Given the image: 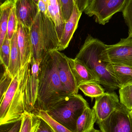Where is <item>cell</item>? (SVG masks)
Here are the masks:
<instances>
[{"label":"cell","mask_w":132,"mask_h":132,"mask_svg":"<svg viewBox=\"0 0 132 132\" xmlns=\"http://www.w3.org/2000/svg\"><path fill=\"white\" fill-rule=\"evenodd\" d=\"M71 95L60 81L53 51L48 53L40 65L38 95L33 112L46 111L51 105Z\"/></svg>","instance_id":"6da1fadb"},{"label":"cell","mask_w":132,"mask_h":132,"mask_svg":"<svg viewBox=\"0 0 132 132\" xmlns=\"http://www.w3.org/2000/svg\"><path fill=\"white\" fill-rule=\"evenodd\" d=\"M31 62L22 67L13 78L5 94L0 100V125L21 119L26 111Z\"/></svg>","instance_id":"7a4b0ae2"},{"label":"cell","mask_w":132,"mask_h":132,"mask_svg":"<svg viewBox=\"0 0 132 132\" xmlns=\"http://www.w3.org/2000/svg\"><path fill=\"white\" fill-rule=\"evenodd\" d=\"M106 45L89 35L76 58L84 64L105 88L110 92L120 88L117 81L107 70L108 63L102 59L101 53Z\"/></svg>","instance_id":"3957f363"},{"label":"cell","mask_w":132,"mask_h":132,"mask_svg":"<svg viewBox=\"0 0 132 132\" xmlns=\"http://www.w3.org/2000/svg\"><path fill=\"white\" fill-rule=\"evenodd\" d=\"M33 57L41 62L50 52L58 50L60 40L51 18L39 12L29 29Z\"/></svg>","instance_id":"277c9868"},{"label":"cell","mask_w":132,"mask_h":132,"mask_svg":"<svg viewBox=\"0 0 132 132\" xmlns=\"http://www.w3.org/2000/svg\"><path fill=\"white\" fill-rule=\"evenodd\" d=\"M88 106V103L81 95L73 94L56 102L46 112L52 118L67 129L76 132L77 120Z\"/></svg>","instance_id":"5b68a950"},{"label":"cell","mask_w":132,"mask_h":132,"mask_svg":"<svg viewBox=\"0 0 132 132\" xmlns=\"http://www.w3.org/2000/svg\"><path fill=\"white\" fill-rule=\"evenodd\" d=\"M128 0H91L84 12L90 17L94 16L95 21L104 25L112 16L122 12Z\"/></svg>","instance_id":"8992f818"},{"label":"cell","mask_w":132,"mask_h":132,"mask_svg":"<svg viewBox=\"0 0 132 132\" xmlns=\"http://www.w3.org/2000/svg\"><path fill=\"white\" fill-rule=\"evenodd\" d=\"M101 56L107 62L132 67V38H122L116 44L106 45Z\"/></svg>","instance_id":"52a82bcc"},{"label":"cell","mask_w":132,"mask_h":132,"mask_svg":"<svg viewBox=\"0 0 132 132\" xmlns=\"http://www.w3.org/2000/svg\"><path fill=\"white\" fill-rule=\"evenodd\" d=\"M102 132H132L130 111L122 104L107 119L98 123Z\"/></svg>","instance_id":"ba28073f"},{"label":"cell","mask_w":132,"mask_h":132,"mask_svg":"<svg viewBox=\"0 0 132 132\" xmlns=\"http://www.w3.org/2000/svg\"><path fill=\"white\" fill-rule=\"evenodd\" d=\"M53 53L58 74L62 84L71 94H77L79 88L69 65L67 56L58 50H54Z\"/></svg>","instance_id":"9c48e42d"},{"label":"cell","mask_w":132,"mask_h":132,"mask_svg":"<svg viewBox=\"0 0 132 132\" xmlns=\"http://www.w3.org/2000/svg\"><path fill=\"white\" fill-rule=\"evenodd\" d=\"M121 104L118 95L113 92H106L103 95L95 98L93 109L98 124L108 118Z\"/></svg>","instance_id":"30bf717a"},{"label":"cell","mask_w":132,"mask_h":132,"mask_svg":"<svg viewBox=\"0 0 132 132\" xmlns=\"http://www.w3.org/2000/svg\"><path fill=\"white\" fill-rule=\"evenodd\" d=\"M18 21L30 28L39 12L38 4L34 0H14Z\"/></svg>","instance_id":"8fae6325"},{"label":"cell","mask_w":132,"mask_h":132,"mask_svg":"<svg viewBox=\"0 0 132 132\" xmlns=\"http://www.w3.org/2000/svg\"><path fill=\"white\" fill-rule=\"evenodd\" d=\"M29 29L22 23L18 21L16 31L22 68L28 63L31 62L33 56L32 46L29 36Z\"/></svg>","instance_id":"7c38bea8"},{"label":"cell","mask_w":132,"mask_h":132,"mask_svg":"<svg viewBox=\"0 0 132 132\" xmlns=\"http://www.w3.org/2000/svg\"><path fill=\"white\" fill-rule=\"evenodd\" d=\"M41 62L33 57L31 61V73L28 81V97L26 111L33 112L36 102L39 86V74Z\"/></svg>","instance_id":"4fadbf2b"},{"label":"cell","mask_w":132,"mask_h":132,"mask_svg":"<svg viewBox=\"0 0 132 132\" xmlns=\"http://www.w3.org/2000/svg\"><path fill=\"white\" fill-rule=\"evenodd\" d=\"M82 12L74 4L73 10L70 18L65 23L64 29L60 41L58 50H64L68 47L78 26Z\"/></svg>","instance_id":"5bb4252c"},{"label":"cell","mask_w":132,"mask_h":132,"mask_svg":"<svg viewBox=\"0 0 132 132\" xmlns=\"http://www.w3.org/2000/svg\"><path fill=\"white\" fill-rule=\"evenodd\" d=\"M67 60L78 86L87 82L100 84L90 70L79 60L76 58L73 59L68 57Z\"/></svg>","instance_id":"9a60e30c"},{"label":"cell","mask_w":132,"mask_h":132,"mask_svg":"<svg viewBox=\"0 0 132 132\" xmlns=\"http://www.w3.org/2000/svg\"><path fill=\"white\" fill-rule=\"evenodd\" d=\"M107 68L118 84L120 88L132 85V67L108 63Z\"/></svg>","instance_id":"2e32d148"},{"label":"cell","mask_w":132,"mask_h":132,"mask_svg":"<svg viewBox=\"0 0 132 132\" xmlns=\"http://www.w3.org/2000/svg\"><path fill=\"white\" fill-rule=\"evenodd\" d=\"M46 15L51 18L55 24L58 38L60 41L65 26L59 0H48Z\"/></svg>","instance_id":"e0dca14e"},{"label":"cell","mask_w":132,"mask_h":132,"mask_svg":"<svg viewBox=\"0 0 132 132\" xmlns=\"http://www.w3.org/2000/svg\"><path fill=\"white\" fill-rule=\"evenodd\" d=\"M22 68L20 51L18 46L17 31L11 40V50L9 65L5 70L14 78Z\"/></svg>","instance_id":"ac0fdd59"},{"label":"cell","mask_w":132,"mask_h":132,"mask_svg":"<svg viewBox=\"0 0 132 132\" xmlns=\"http://www.w3.org/2000/svg\"><path fill=\"white\" fill-rule=\"evenodd\" d=\"M14 5V0H6L0 7V46L6 38L9 18L12 9Z\"/></svg>","instance_id":"d6986e66"},{"label":"cell","mask_w":132,"mask_h":132,"mask_svg":"<svg viewBox=\"0 0 132 132\" xmlns=\"http://www.w3.org/2000/svg\"><path fill=\"white\" fill-rule=\"evenodd\" d=\"M97 118L93 109L87 107L77 122L76 132H89L94 128Z\"/></svg>","instance_id":"ffe728a7"},{"label":"cell","mask_w":132,"mask_h":132,"mask_svg":"<svg viewBox=\"0 0 132 132\" xmlns=\"http://www.w3.org/2000/svg\"><path fill=\"white\" fill-rule=\"evenodd\" d=\"M40 118L32 112L26 111L22 119L20 132H36Z\"/></svg>","instance_id":"44dd1931"},{"label":"cell","mask_w":132,"mask_h":132,"mask_svg":"<svg viewBox=\"0 0 132 132\" xmlns=\"http://www.w3.org/2000/svg\"><path fill=\"white\" fill-rule=\"evenodd\" d=\"M84 95L93 98H95L105 94L104 89L100 84L94 82H87L81 84L78 86Z\"/></svg>","instance_id":"7402d4cb"},{"label":"cell","mask_w":132,"mask_h":132,"mask_svg":"<svg viewBox=\"0 0 132 132\" xmlns=\"http://www.w3.org/2000/svg\"><path fill=\"white\" fill-rule=\"evenodd\" d=\"M33 113L45 121L52 127L54 132H73L52 118L46 111L40 110Z\"/></svg>","instance_id":"603a6c76"},{"label":"cell","mask_w":132,"mask_h":132,"mask_svg":"<svg viewBox=\"0 0 132 132\" xmlns=\"http://www.w3.org/2000/svg\"><path fill=\"white\" fill-rule=\"evenodd\" d=\"M11 50V40L6 36L2 45L0 46V60L1 63L7 70L10 61Z\"/></svg>","instance_id":"cb8c5ba5"},{"label":"cell","mask_w":132,"mask_h":132,"mask_svg":"<svg viewBox=\"0 0 132 132\" xmlns=\"http://www.w3.org/2000/svg\"><path fill=\"white\" fill-rule=\"evenodd\" d=\"M120 103L129 111L132 109V85L119 88Z\"/></svg>","instance_id":"d4e9b609"},{"label":"cell","mask_w":132,"mask_h":132,"mask_svg":"<svg viewBox=\"0 0 132 132\" xmlns=\"http://www.w3.org/2000/svg\"><path fill=\"white\" fill-rule=\"evenodd\" d=\"M125 22L129 28V38H132V0H128L122 12Z\"/></svg>","instance_id":"484cf974"},{"label":"cell","mask_w":132,"mask_h":132,"mask_svg":"<svg viewBox=\"0 0 132 132\" xmlns=\"http://www.w3.org/2000/svg\"><path fill=\"white\" fill-rule=\"evenodd\" d=\"M17 24L18 20L16 18L15 7L14 5L11 11L8 22L7 35L9 40H11L12 38L17 30Z\"/></svg>","instance_id":"4316f807"},{"label":"cell","mask_w":132,"mask_h":132,"mask_svg":"<svg viewBox=\"0 0 132 132\" xmlns=\"http://www.w3.org/2000/svg\"><path fill=\"white\" fill-rule=\"evenodd\" d=\"M13 78L6 70L1 77L0 81V100L4 97L11 83Z\"/></svg>","instance_id":"83f0119b"},{"label":"cell","mask_w":132,"mask_h":132,"mask_svg":"<svg viewBox=\"0 0 132 132\" xmlns=\"http://www.w3.org/2000/svg\"><path fill=\"white\" fill-rule=\"evenodd\" d=\"M61 10L65 23L73 12L74 3L73 0H59Z\"/></svg>","instance_id":"f1b7e54d"},{"label":"cell","mask_w":132,"mask_h":132,"mask_svg":"<svg viewBox=\"0 0 132 132\" xmlns=\"http://www.w3.org/2000/svg\"><path fill=\"white\" fill-rule=\"evenodd\" d=\"M22 119L14 122L0 125V132H20Z\"/></svg>","instance_id":"f546056e"},{"label":"cell","mask_w":132,"mask_h":132,"mask_svg":"<svg viewBox=\"0 0 132 132\" xmlns=\"http://www.w3.org/2000/svg\"><path fill=\"white\" fill-rule=\"evenodd\" d=\"M40 118L39 125L36 132H54L52 127L45 121Z\"/></svg>","instance_id":"4dcf8cb0"},{"label":"cell","mask_w":132,"mask_h":132,"mask_svg":"<svg viewBox=\"0 0 132 132\" xmlns=\"http://www.w3.org/2000/svg\"><path fill=\"white\" fill-rule=\"evenodd\" d=\"M91 0H73L79 10L81 12H84Z\"/></svg>","instance_id":"1f68e13d"},{"label":"cell","mask_w":132,"mask_h":132,"mask_svg":"<svg viewBox=\"0 0 132 132\" xmlns=\"http://www.w3.org/2000/svg\"><path fill=\"white\" fill-rule=\"evenodd\" d=\"M39 11L46 15L47 9L43 0H39L38 4Z\"/></svg>","instance_id":"d6a6232c"},{"label":"cell","mask_w":132,"mask_h":132,"mask_svg":"<svg viewBox=\"0 0 132 132\" xmlns=\"http://www.w3.org/2000/svg\"><path fill=\"white\" fill-rule=\"evenodd\" d=\"M89 132H102L100 130H97L95 128L93 129L90 131Z\"/></svg>","instance_id":"836d02e7"},{"label":"cell","mask_w":132,"mask_h":132,"mask_svg":"<svg viewBox=\"0 0 132 132\" xmlns=\"http://www.w3.org/2000/svg\"><path fill=\"white\" fill-rule=\"evenodd\" d=\"M45 3V4L46 6L47 9H48V0H43Z\"/></svg>","instance_id":"e575fe53"},{"label":"cell","mask_w":132,"mask_h":132,"mask_svg":"<svg viewBox=\"0 0 132 132\" xmlns=\"http://www.w3.org/2000/svg\"><path fill=\"white\" fill-rule=\"evenodd\" d=\"M35 1V2L36 3V4H38V2L39 0H34Z\"/></svg>","instance_id":"d590c367"},{"label":"cell","mask_w":132,"mask_h":132,"mask_svg":"<svg viewBox=\"0 0 132 132\" xmlns=\"http://www.w3.org/2000/svg\"><path fill=\"white\" fill-rule=\"evenodd\" d=\"M130 114H131V115L132 116V109L130 111Z\"/></svg>","instance_id":"8d00e7d4"},{"label":"cell","mask_w":132,"mask_h":132,"mask_svg":"<svg viewBox=\"0 0 132 132\" xmlns=\"http://www.w3.org/2000/svg\"><path fill=\"white\" fill-rule=\"evenodd\" d=\"M4 0H1V4L2 3V1H3V3H4V2L3 1Z\"/></svg>","instance_id":"74e56055"}]
</instances>
